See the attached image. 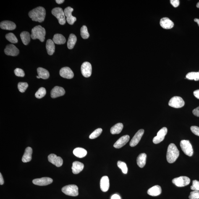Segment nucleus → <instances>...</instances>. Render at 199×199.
I'll use <instances>...</instances> for the list:
<instances>
[{"mask_svg":"<svg viewBox=\"0 0 199 199\" xmlns=\"http://www.w3.org/2000/svg\"><path fill=\"white\" fill-rule=\"evenodd\" d=\"M29 15L32 20L41 23L44 21L46 17V10L43 7L40 6L31 11L29 13Z\"/></svg>","mask_w":199,"mask_h":199,"instance_id":"1","label":"nucleus"},{"mask_svg":"<svg viewBox=\"0 0 199 199\" xmlns=\"http://www.w3.org/2000/svg\"><path fill=\"white\" fill-rule=\"evenodd\" d=\"M179 151L174 143H171L168 146L166 158L169 163L174 162L179 157Z\"/></svg>","mask_w":199,"mask_h":199,"instance_id":"2","label":"nucleus"},{"mask_svg":"<svg viewBox=\"0 0 199 199\" xmlns=\"http://www.w3.org/2000/svg\"><path fill=\"white\" fill-rule=\"evenodd\" d=\"M46 35V31L45 29L41 26L38 25L32 29L31 37L32 39H38L40 41L43 42L44 41Z\"/></svg>","mask_w":199,"mask_h":199,"instance_id":"3","label":"nucleus"},{"mask_svg":"<svg viewBox=\"0 0 199 199\" xmlns=\"http://www.w3.org/2000/svg\"><path fill=\"white\" fill-rule=\"evenodd\" d=\"M52 14L55 16L58 20L61 25H64L65 24L66 20L65 16L64 11L61 8H56L51 11Z\"/></svg>","mask_w":199,"mask_h":199,"instance_id":"4","label":"nucleus"},{"mask_svg":"<svg viewBox=\"0 0 199 199\" xmlns=\"http://www.w3.org/2000/svg\"><path fill=\"white\" fill-rule=\"evenodd\" d=\"M63 193L71 196L76 197L79 194L78 188L75 185H69L63 187L62 189Z\"/></svg>","mask_w":199,"mask_h":199,"instance_id":"5","label":"nucleus"},{"mask_svg":"<svg viewBox=\"0 0 199 199\" xmlns=\"http://www.w3.org/2000/svg\"><path fill=\"white\" fill-rule=\"evenodd\" d=\"M180 146L182 151L186 155L191 156L193 155V149L191 144L188 140H181Z\"/></svg>","mask_w":199,"mask_h":199,"instance_id":"6","label":"nucleus"},{"mask_svg":"<svg viewBox=\"0 0 199 199\" xmlns=\"http://www.w3.org/2000/svg\"><path fill=\"white\" fill-rule=\"evenodd\" d=\"M190 182V179L186 176H180L172 180L173 183L179 187L185 186L188 185Z\"/></svg>","mask_w":199,"mask_h":199,"instance_id":"7","label":"nucleus"},{"mask_svg":"<svg viewBox=\"0 0 199 199\" xmlns=\"http://www.w3.org/2000/svg\"><path fill=\"white\" fill-rule=\"evenodd\" d=\"M185 102L182 98L174 96L171 98L169 102V105L171 107L180 108L184 106Z\"/></svg>","mask_w":199,"mask_h":199,"instance_id":"8","label":"nucleus"},{"mask_svg":"<svg viewBox=\"0 0 199 199\" xmlns=\"http://www.w3.org/2000/svg\"><path fill=\"white\" fill-rule=\"evenodd\" d=\"M167 129L166 127H163L158 131L157 136L154 137L153 142L154 143L158 144L164 140L165 137L167 134Z\"/></svg>","mask_w":199,"mask_h":199,"instance_id":"9","label":"nucleus"},{"mask_svg":"<svg viewBox=\"0 0 199 199\" xmlns=\"http://www.w3.org/2000/svg\"><path fill=\"white\" fill-rule=\"evenodd\" d=\"M74 9L71 7H68L65 9L64 12L65 17H66V20L69 25H73L77 20L76 17H73L72 14Z\"/></svg>","mask_w":199,"mask_h":199,"instance_id":"10","label":"nucleus"},{"mask_svg":"<svg viewBox=\"0 0 199 199\" xmlns=\"http://www.w3.org/2000/svg\"><path fill=\"white\" fill-rule=\"evenodd\" d=\"M82 74L84 77H88L91 75L92 67L89 62H85L82 64L81 67Z\"/></svg>","mask_w":199,"mask_h":199,"instance_id":"11","label":"nucleus"},{"mask_svg":"<svg viewBox=\"0 0 199 199\" xmlns=\"http://www.w3.org/2000/svg\"><path fill=\"white\" fill-rule=\"evenodd\" d=\"M48 160L50 163L54 165L59 167L62 166L63 163L62 158L60 157L57 156L54 154H51L48 156Z\"/></svg>","mask_w":199,"mask_h":199,"instance_id":"12","label":"nucleus"},{"mask_svg":"<svg viewBox=\"0 0 199 199\" xmlns=\"http://www.w3.org/2000/svg\"><path fill=\"white\" fill-rule=\"evenodd\" d=\"M5 53L7 56H16L19 54L18 49L14 45L11 44L7 45L5 48Z\"/></svg>","mask_w":199,"mask_h":199,"instance_id":"13","label":"nucleus"},{"mask_svg":"<svg viewBox=\"0 0 199 199\" xmlns=\"http://www.w3.org/2000/svg\"><path fill=\"white\" fill-rule=\"evenodd\" d=\"M144 133L143 129H140L135 134L129 143L131 147H134L136 146L141 140L142 136Z\"/></svg>","mask_w":199,"mask_h":199,"instance_id":"14","label":"nucleus"},{"mask_svg":"<svg viewBox=\"0 0 199 199\" xmlns=\"http://www.w3.org/2000/svg\"><path fill=\"white\" fill-rule=\"evenodd\" d=\"M53 182V179L48 177L35 179H33V181L34 184L39 186H45L49 185V184L52 183Z\"/></svg>","mask_w":199,"mask_h":199,"instance_id":"15","label":"nucleus"},{"mask_svg":"<svg viewBox=\"0 0 199 199\" xmlns=\"http://www.w3.org/2000/svg\"><path fill=\"white\" fill-rule=\"evenodd\" d=\"M59 74L61 77L68 79H72L74 77V74L70 68L65 67L62 68L59 71Z\"/></svg>","mask_w":199,"mask_h":199,"instance_id":"16","label":"nucleus"},{"mask_svg":"<svg viewBox=\"0 0 199 199\" xmlns=\"http://www.w3.org/2000/svg\"><path fill=\"white\" fill-rule=\"evenodd\" d=\"M65 93V90L62 87L56 86L51 90V96L52 98H56L62 96Z\"/></svg>","mask_w":199,"mask_h":199,"instance_id":"17","label":"nucleus"},{"mask_svg":"<svg viewBox=\"0 0 199 199\" xmlns=\"http://www.w3.org/2000/svg\"><path fill=\"white\" fill-rule=\"evenodd\" d=\"M130 137L128 135H124L119 138L114 145V148L119 149L127 144L129 141Z\"/></svg>","mask_w":199,"mask_h":199,"instance_id":"18","label":"nucleus"},{"mask_svg":"<svg viewBox=\"0 0 199 199\" xmlns=\"http://www.w3.org/2000/svg\"><path fill=\"white\" fill-rule=\"evenodd\" d=\"M100 186L101 190L103 192H107L109 190L110 182L108 176H104L101 178L100 179Z\"/></svg>","mask_w":199,"mask_h":199,"instance_id":"19","label":"nucleus"},{"mask_svg":"<svg viewBox=\"0 0 199 199\" xmlns=\"http://www.w3.org/2000/svg\"><path fill=\"white\" fill-rule=\"evenodd\" d=\"M160 25L163 28L170 29L174 27L173 22L167 17L162 18L160 21Z\"/></svg>","mask_w":199,"mask_h":199,"instance_id":"20","label":"nucleus"},{"mask_svg":"<svg viewBox=\"0 0 199 199\" xmlns=\"http://www.w3.org/2000/svg\"><path fill=\"white\" fill-rule=\"evenodd\" d=\"M0 27L3 30H13L16 29V25L11 21H4L0 23Z\"/></svg>","mask_w":199,"mask_h":199,"instance_id":"21","label":"nucleus"},{"mask_svg":"<svg viewBox=\"0 0 199 199\" xmlns=\"http://www.w3.org/2000/svg\"><path fill=\"white\" fill-rule=\"evenodd\" d=\"M84 167L83 163L78 161H74L72 164V172L74 174H79L83 170Z\"/></svg>","mask_w":199,"mask_h":199,"instance_id":"22","label":"nucleus"},{"mask_svg":"<svg viewBox=\"0 0 199 199\" xmlns=\"http://www.w3.org/2000/svg\"><path fill=\"white\" fill-rule=\"evenodd\" d=\"M161 187L158 185H155L150 188L147 191L149 195L154 197L161 194Z\"/></svg>","mask_w":199,"mask_h":199,"instance_id":"23","label":"nucleus"},{"mask_svg":"<svg viewBox=\"0 0 199 199\" xmlns=\"http://www.w3.org/2000/svg\"><path fill=\"white\" fill-rule=\"evenodd\" d=\"M32 153H33L32 149L30 147H27L25 149V153L23 156L22 161L24 163H26L31 161Z\"/></svg>","mask_w":199,"mask_h":199,"instance_id":"24","label":"nucleus"},{"mask_svg":"<svg viewBox=\"0 0 199 199\" xmlns=\"http://www.w3.org/2000/svg\"><path fill=\"white\" fill-rule=\"evenodd\" d=\"M46 48L48 55L51 56L54 54L55 51V46L53 40L48 39L47 40Z\"/></svg>","mask_w":199,"mask_h":199,"instance_id":"25","label":"nucleus"},{"mask_svg":"<svg viewBox=\"0 0 199 199\" xmlns=\"http://www.w3.org/2000/svg\"><path fill=\"white\" fill-rule=\"evenodd\" d=\"M146 155L145 153L140 154L137 158V164L140 168H143L146 163Z\"/></svg>","mask_w":199,"mask_h":199,"instance_id":"26","label":"nucleus"},{"mask_svg":"<svg viewBox=\"0 0 199 199\" xmlns=\"http://www.w3.org/2000/svg\"><path fill=\"white\" fill-rule=\"evenodd\" d=\"M53 40L55 44H64L66 41L65 38L62 35L59 34L55 35Z\"/></svg>","mask_w":199,"mask_h":199,"instance_id":"27","label":"nucleus"},{"mask_svg":"<svg viewBox=\"0 0 199 199\" xmlns=\"http://www.w3.org/2000/svg\"><path fill=\"white\" fill-rule=\"evenodd\" d=\"M73 153L77 157L81 158L86 156L87 152L86 150L83 148H77L74 149Z\"/></svg>","mask_w":199,"mask_h":199,"instance_id":"28","label":"nucleus"},{"mask_svg":"<svg viewBox=\"0 0 199 199\" xmlns=\"http://www.w3.org/2000/svg\"><path fill=\"white\" fill-rule=\"evenodd\" d=\"M38 76L40 78L46 79L49 78L50 74L49 72L46 69L40 67L37 69Z\"/></svg>","mask_w":199,"mask_h":199,"instance_id":"29","label":"nucleus"},{"mask_svg":"<svg viewBox=\"0 0 199 199\" xmlns=\"http://www.w3.org/2000/svg\"><path fill=\"white\" fill-rule=\"evenodd\" d=\"M77 41V38L76 35L73 34H71L69 35L67 43V46L68 49H73L75 46Z\"/></svg>","mask_w":199,"mask_h":199,"instance_id":"30","label":"nucleus"},{"mask_svg":"<svg viewBox=\"0 0 199 199\" xmlns=\"http://www.w3.org/2000/svg\"><path fill=\"white\" fill-rule=\"evenodd\" d=\"M20 38L23 43L24 45H27L29 44L30 41L31 35L28 32H23L20 34Z\"/></svg>","mask_w":199,"mask_h":199,"instance_id":"31","label":"nucleus"},{"mask_svg":"<svg viewBox=\"0 0 199 199\" xmlns=\"http://www.w3.org/2000/svg\"><path fill=\"white\" fill-rule=\"evenodd\" d=\"M123 128V125L119 123L113 126L110 129V132L112 134H118L120 133Z\"/></svg>","mask_w":199,"mask_h":199,"instance_id":"32","label":"nucleus"},{"mask_svg":"<svg viewBox=\"0 0 199 199\" xmlns=\"http://www.w3.org/2000/svg\"><path fill=\"white\" fill-rule=\"evenodd\" d=\"M186 77L189 80H194L195 81L199 80V72H191L188 73L186 76Z\"/></svg>","mask_w":199,"mask_h":199,"instance_id":"33","label":"nucleus"},{"mask_svg":"<svg viewBox=\"0 0 199 199\" xmlns=\"http://www.w3.org/2000/svg\"><path fill=\"white\" fill-rule=\"evenodd\" d=\"M46 94V90L44 87H42L38 90L35 94V97L38 98H41Z\"/></svg>","mask_w":199,"mask_h":199,"instance_id":"34","label":"nucleus"},{"mask_svg":"<svg viewBox=\"0 0 199 199\" xmlns=\"http://www.w3.org/2000/svg\"><path fill=\"white\" fill-rule=\"evenodd\" d=\"M80 35L82 38L84 39H86L89 37V34L88 33L86 26H83L81 28Z\"/></svg>","mask_w":199,"mask_h":199,"instance_id":"35","label":"nucleus"},{"mask_svg":"<svg viewBox=\"0 0 199 199\" xmlns=\"http://www.w3.org/2000/svg\"><path fill=\"white\" fill-rule=\"evenodd\" d=\"M6 38L8 41L12 43H16L18 42L17 37L12 33H9L6 35Z\"/></svg>","mask_w":199,"mask_h":199,"instance_id":"36","label":"nucleus"},{"mask_svg":"<svg viewBox=\"0 0 199 199\" xmlns=\"http://www.w3.org/2000/svg\"><path fill=\"white\" fill-rule=\"evenodd\" d=\"M117 166L119 169L122 170L123 173L125 174H127L128 167L126 163L124 162L119 161L117 162Z\"/></svg>","mask_w":199,"mask_h":199,"instance_id":"37","label":"nucleus"},{"mask_svg":"<svg viewBox=\"0 0 199 199\" xmlns=\"http://www.w3.org/2000/svg\"><path fill=\"white\" fill-rule=\"evenodd\" d=\"M102 129L101 128H99L95 129L89 136V138L90 139H94L97 138L101 135L102 132Z\"/></svg>","mask_w":199,"mask_h":199,"instance_id":"38","label":"nucleus"},{"mask_svg":"<svg viewBox=\"0 0 199 199\" xmlns=\"http://www.w3.org/2000/svg\"><path fill=\"white\" fill-rule=\"evenodd\" d=\"M28 83L26 82H19L18 84V88L21 93H24L28 87Z\"/></svg>","mask_w":199,"mask_h":199,"instance_id":"39","label":"nucleus"},{"mask_svg":"<svg viewBox=\"0 0 199 199\" xmlns=\"http://www.w3.org/2000/svg\"><path fill=\"white\" fill-rule=\"evenodd\" d=\"M189 198L190 199H199V191H194L191 192Z\"/></svg>","mask_w":199,"mask_h":199,"instance_id":"40","label":"nucleus"},{"mask_svg":"<svg viewBox=\"0 0 199 199\" xmlns=\"http://www.w3.org/2000/svg\"><path fill=\"white\" fill-rule=\"evenodd\" d=\"M191 190L199 191V181L194 180L192 181V185L191 186Z\"/></svg>","mask_w":199,"mask_h":199,"instance_id":"41","label":"nucleus"},{"mask_svg":"<svg viewBox=\"0 0 199 199\" xmlns=\"http://www.w3.org/2000/svg\"><path fill=\"white\" fill-rule=\"evenodd\" d=\"M14 73L17 77H23L25 75V72L23 70L18 68L14 70Z\"/></svg>","mask_w":199,"mask_h":199,"instance_id":"42","label":"nucleus"},{"mask_svg":"<svg viewBox=\"0 0 199 199\" xmlns=\"http://www.w3.org/2000/svg\"><path fill=\"white\" fill-rule=\"evenodd\" d=\"M191 130L195 135L199 137V127L196 126H192L191 127Z\"/></svg>","mask_w":199,"mask_h":199,"instance_id":"43","label":"nucleus"},{"mask_svg":"<svg viewBox=\"0 0 199 199\" xmlns=\"http://www.w3.org/2000/svg\"><path fill=\"white\" fill-rule=\"evenodd\" d=\"M170 3L175 8H177L179 5V0H171Z\"/></svg>","mask_w":199,"mask_h":199,"instance_id":"44","label":"nucleus"},{"mask_svg":"<svg viewBox=\"0 0 199 199\" xmlns=\"http://www.w3.org/2000/svg\"><path fill=\"white\" fill-rule=\"evenodd\" d=\"M192 113L194 115L199 117V106L194 109L192 111Z\"/></svg>","mask_w":199,"mask_h":199,"instance_id":"45","label":"nucleus"},{"mask_svg":"<svg viewBox=\"0 0 199 199\" xmlns=\"http://www.w3.org/2000/svg\"><path fill=\"white\" fill-rule=\"evenodd\" d=\"M193 93L195 98L199 99V89L195 90Z\"/></svg>","mask_w":199,"mask_h":199,"instance_id":"46","label":"nucleus"},{"mask_svg":"<svg viewBox=\"0 0 199 199\" xmlns=\"http://www.w3.org/2000/svg\"><path fill=\"white\" fill-rule=\"evenodd\" d=\"M111 199H121V198L119 195L115 194L112 196V197H111Z\"/></svg>","mask_w":199,"mask_h":199,"instance_id":"47","label":"nucleus"},{"mask_svg":"<svg viewBox=\"0 0 199 199\" xmlns=\"http://www.w3.org/2000/svg\"><path fill=\"white\" fill-rule=\"evenodd\" d=\"M4 184V180L3 179L2 175L1 173H0V184L1 185H3Z\"/></svg>","mask_w":199,"mask_h":199,"instance_id":"48","label":"nucleus"},{"mask_svg":"<svg viewBox=\"0 0 199 199\" xmlns=\"http://www.w3.org/2000/svg\"><path fill=\"white\" fill-rule=\"evenodd\" d=\"M56 3H57L58 4H62L65 1L64 0H56Z\"/></svg>","mask_w":199,"mask_h":199,"instance_id":"49","label":"nucleus"},{"mask_svg":"<svg viewBox=\"0 0 199 199\" xmlns=\"http://www.w3.org/2000/svg\"><path fill=\"white\" fill-rule=\"evenodd\" d=\"M194 21L195 22L197 23V24H198L199 26V19H194Z\"/></svg>","mask_w":199,"mask_h":199,"instance_id":"50","label":"nucleus"},{"mask_svg":"<svg viewBox=\"0 0 199 199\" xmlns=\"http://www.w3.org/2000/svg\"><path fill=\"white\" fill-rule=\"evenodd\" d=\"M197 7L199 8V2L197 3Z\"/></svg>","mask_w":199,"mask_h":199,"instance_id":"51","label":"nucleus"},{"mask_svg":"<svg viewBox=\"0 0 199 199\" xmlns=\"http://www.w3.org/2000/svg\"><path fill=\"white\" fill-rule=\"evenodd\" d=\"M37 78H38V79H40V77H39L38 76H37Z\"/></svg>","mask_w":199,"mask_h":199,"instance_id":"52","label":"nucleus"}]
</instances>
